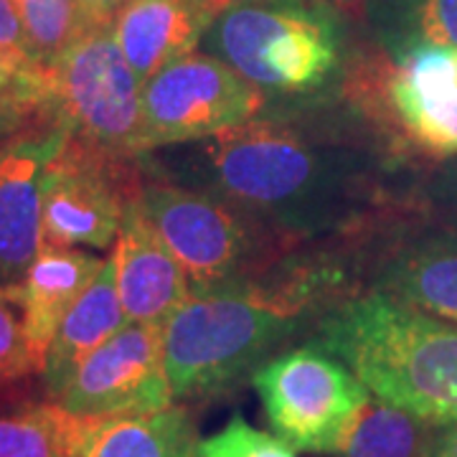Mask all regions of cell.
Here are the masks:
<instances>
[{
	"instance_id": "6da1fadb",
	"label": "cell",
	"mask_w": 457,
	"mask_h": 457,
	"mask_svg": "<svg viewBox=\"0 0 457 457\" xmlns=\"http://www.w3.org/2000/svg\"><path fill=\"white\" fill-rule=\"evenodd\" d=\"M170 170L176 183L209 191L245 216L300 234L345 219L369 179V165L351 150L262 120L188 143L170 155Z\"/></svg>"
},
{
	"instance_id": "7a4b0ae2",
	"label": "cell",
	"mask_w": 457,
	"mask_h": 457,
	"mask_svg": "<svg viewBox=\"0 0 457 457\" xmlns=\"http://www.w3.org/2000/svg\"><path fill=\"white\" fill-rule=\"evenodd\" d=\"M323 345L376 399L422 420L457 422V326L384 293L343 303L318 328Z\"/></svg>"
},
{
	"instance_id": "3957f363",
	"label": "cell",
	"mask_w": 457,
	"mask_h": 457,
	"mask_svg": "<svg viewBox=\"0 0 457 457\" xmlns=\"http://www.w3.org/2000/svg\"><path fill=\"white\" fill-rule=\"evenodd\" d=\"M295 295L228 282L191 293L163 326L165 369L173 396H213L257 371L300 323Z\"/></svg>"
},
{
	"instance_id": "277c9868",
	"label": "cell",
	"mask_w": 457,
	"mask_h": 457,
	"mask_svg": "<svg viewBox=\"0 0 457 457\" xmlns=\"http://www.w3.org/2000/svg\"><path fill=\"white\" fill-rule=\"evenodd\" d=\"M209 33L213 56L260 92L308 95L338 66V29L326 8L308 0H237Z\"/></svg>"
},
{
	"instance_id": "5b68a950",
	"label": "cell",
	"mask_w": 457,
	"mask_h": 457,
	"mask_svg": "<svg viewBox=\"0 0 457 457\" xmlns=\"http://www.w3.org/2000/svg\"><path fill=\"white\" fill-rule=\"evenodd\" d=\"M56 114L69 135L117 158L147 150L143 79L114 38L112 26L84 29L56 62Z\"/></svg>"
},
{
	"instance_id": "8992f818",
	"label": "cell",
	"mask_w": 457,
	"mask_h": 457,
	"mask_svg": "<svg viewBox=\"0 0 457 457\" xmlns=\"http://www.w3.org/2000/svg\"><path fill=\"white\" fill-rule=\"evenodd\" d=\"M252 381L275 432L305 453H338L371 399L359 376L318 343L264 361Z\"/></svg>"
},
{
	"instance_id": "52a82bcc",
	"label": "cell",
	"mask_w": 457,
	"mask_h": 457,
	"mask_svg": "<svg viewBox=\"0 0 457 457\" xmlns=\"http://www.w3.org/2000/svg\"><path fill=\"white\" fill-rule=\"evenodd\" d=\"M128 163L66 132L44 170V245H112L143 191Z\"/></svg>"
},
{
	"instance_id": "ba28073f",
	"label": "cell",
	"mask_w": 457,
	"mask_h": 457,
	"mask_svg": "<svg viewBox=\"0 0 457 457\" xmlns=\"http://www.w3.org/2000/svg\"><path fill=\"white\" fill-rule=\"evenodd\" d=\"M264 97L213 54H188L143 84L147 150L188 145L257 120Z\"/></svg>"
},
{
	"instance_id": "9c48e42d",
	"label": "cell",
	"mask_w": 457,
	"mask_h": 457,
	"mask_svg": "<svg viewBox=\"0 0 457 457\" xmlns=\"http://www.w3.org/2000/svg\"><path fill=\"white\" fill-rule=\"evenodd\" d=\"M137 204L183 267L191 293L239 279L252 252L245 213L209 191L173 180L143 186Z\"/></svg>"
},
{
	"instance_id": "30bf717a",
	"label": "cell",
	"mask_w": 457,
	"mask_h": 457,
	"mask_svg": "<svg viewBox=\"0 0 457 457\" xmlns=\"http://www.w3.org/2000/svg\"><path fill=\"white\" fill-rule=\"evenodd\" d=\"M173 389L165 369L163 326L128 323L82 361L56 396L79 417L143 414L170 407Z\"/></svg>"
},
{
	"instance_id": "8fae6325",
	"label": "cell",
	"mask_w": 457,
	"mask_h": 457,
	"mask_svg": "<svg viewBox=\"0 0 457 457\" xmlns=\"http://www.w3.org/2000/svg\"><path fill=\"white\" fill-rule=\"evenodd\" d=\"M66 130L16 135L0 145V285L21 287L44 246V170Z\"/></svg>"
},
{
	"instance_id": "7c38bea8",
	"label": "cell",
	"mask_w": 457,
	"mask_h": 457,
	"mask_svg": "<svg viewBox=\"0 0 457 457\" xmlns=\"http://www.w3.org/2000/svg\"><path fill=\"white\" fill-rule=\"evenodd\" d=\"M394 120L417 147L457 155V51L409 46L394 54L386 84Z\"/></svg>"
},
{
	"instance_id": "4fadbf2b",
	"label": "cell",
	"mask_w": 457,
	"mask_h": 457,
	"mask_svg": "<svg viewBox=\"0 0 457 457\" xmlns=\"http://www.w3.org/2000/svg\"><path fill=\"white\" fill-rule=\"evenodd\" d=\"M112 257L117 293L130 323L165 326L188 300L191 282L137 201L122 219Z\"/></svg>"
},
{
	"instance_id": "5bb4252c",
	"label": "cell",
	"mask_w": 457,
	"mask_h": 457,
	"mask_svg": "<svg viewBox=\"0 0 457 457\" xmlns=\"http://www.w3.org/2000/svg\"><path fill=\"white\" fill-rule=\"evenodd\" d=\"M237 0H128L112 21L125 59L143 84L194 54L198 41Z\"/></svg>"
},
{
	"instance_id": "9a60e30c",
	"label": "cell",
	"mask_w": 457,
	"mask_h": 457,
	"mask_svg": "<svg viewBox=\"0 0 457 457\" xmlns=\"http://www.w3.org/2000/svg\"><path fill=\"white\" fill-rule=\"evenodd\" d=\"M104 260L77 246L44 245L18 287L23 328L41 374L54 336L71 305L97 278Z\"/></svg>"
},
{
	"instance_id": "2e32d148",
	"label": "cell",
	"mask_w": 457,
	"mask_h": 457,
	"mask_svg": "<svg viewBox=\"0 0 457 457\" xmlns=\"http://www.w3.org/2000/svg\"><path fill=\"white\" fill-rule=\"evenodd\" d=\"M128 312L117 293L114 257H107L99 275L82 293V297L66 312L62 326L54 336L46 356L44 376L54 396L64 392L69 378L82 366V361L107 343L117 330L128 326Z\"/></svg>"
},
{
	"instance_id": "e0dca14e",
	"label": "cell",
	"mask_w": 457,
	"mask_h": 457,
	"mask_svg": "<svg viewBox=\"0 0 457 457\" xmlns=\"http://www.w3.org/2000/svg\"><path fill=\"white\" fill-rule=\"evenodd\" d=\"M378 293L457 326V234L414 242L386 262Z\"/></svg>"
},
{
	"instance_id": "ac0fdd59",
	"label": "cell",
	"mask_w": 457,
	"mask_h": 457,
	"mask_svg": "<svg viewBox=\"0 0 457 457\" xmlns=\"http://www.w3.org/2000/svg\"><path fill=\"white\" fill-rule=\"evenodd\" d=\"M196 427L183 407L87 417L79 457H196Z\"/></svg>"
},
{
	"instance_id": "d6986e66",
	"label": "cell",
	"mask_w": 457,
	"mask_h": 457,
	"mask_svg": "<svg viewBox=\"0 0 457 457\" xmlns=\"http://www.w3.org/2000/svg\"><path fill=\"white\" fill-rule=\"evenodd\" d=\"M442 425L409 414L381 399L361 409L338 457H432Z\"/></svg>"
},
{
	"instance_id": "ffe728a7",
	"label": "cell",
	"mask_w": 457,
	"mask_h": 457,
	"mask_svg": "<svg viewBox=\"0 0 457 457\" xmlns=\"http://www.w3.org/2000/svg\"><path fill=\"white\" fill-rule=\"evenodd\" d=\"M84 427L59 402L0 409V457H79Z\"/></svg>"
},
{
	"instance_id": "44dd1931",
	"label": "cell",
	"mask_w": 457,
	"mask_h": 457,
	"mask_svg": "<svg viewBox=\"0 0 457 457\" xmlns=\"http://www.w3.org/2000/svg\"><path fill=\"white\" fill-rule=\"evenodd\" d=\"M374 16L392 54L422 44L457 51V0H376Z\"/></svg>"
},
{
	"instance_id": "7402d4cb",
	"label": "cell",
	"mask_w": 457,
	"mask_h": 457,
	"mask_svg": "<svg viewBox=\"0 0 457 457\" xmlns=\"http://www.w3.org/2000/svg\"><path fill=\"white\" fill-rule=\"evenodd\" d=\"M23 21L26 44L36 62L56 66L84 31L79 0H13Z\"/></svg>"
},
{
	"instance_id": "603a6c76",
	"label": "cell",
	"mask_w": 457,
	"mask_h": 457,
	"mask_svg": "<svg viewBox=\"0 0 457 457\" xmlns=\"http://www.w3.org/2000/svg\"><path fill=\"white\" fill-rule=\"evenodd\" d=\"M31 374H41L23 328L16 290L0 285V386Z\"/></svg>"
},
{
	"instance_id": "cb8c5ba5",
	"label": "cell",
	"mask_w": 457,
	"mask_h": 457,
	"mask_svg": "<svg viewBox=\"0 0 457 457\" xmlns=\"http://www.w3.org/2000/svg\"><path fill=\"white\" fill-rule=\"evenodd\" d=\"M196 457H295V450L282 437L254 429L237 414L224 429L198 442Z\"/></svg>"
},
{
	"instance_id": "d4e9b609",
	"label": "cell",
	"mask_w": 457,
	"mask_h": 457,
	"mask_svg": "<svg viewBox=\"0 0 457 457\" xmlns=\"http://www.w3.org/2000/svg\"><path fill=\"white\" fill-rule=\"evenodd\" d=\"M31 54L23 33V21L13 0H0V56Z\"/></svg>"
},
{
	"instance_id": "484cf974",
	"label": "cell",
	"mask_w": 457,
	"mask_h": 457,
	"mask_svg": "<svg viewBox=\"0 0 457 457\" xmlns=\"http://www.w3.org/2000/svg\"><path fill=\"white\" fill-rule=\"evenodd\" d=\"M128 0H79L84 29H92V26H112L114 16L120 13V8Z\"/></svg>"
},
{
	"instance_id": "4316f807",
	"label": "cell",
	"mask_w": 457,
	"mask_h": 457,
	"mask_svg": "<svg viewBox=\"0 0 457 457\" xmlns=\"http://www.w3.org/2000/svg\"><path fill=\"white\" fill-rule=\"evenodd\" d=\"M432 457H457V422L442 425Z\"/></svg>"
},
{
	"instance_id": "83f0119b",
	"label": "cell",
	"mask_w": 457,
	"mask_h": 457,
	"mask_svg": "<svg viewBox=\"0 0 457 457\" xmlns=\"http://www.w3.org/2000/svg\"><path fill=\"white\" fill-rule=\"evenodd\" d=\"M445 194L457 201V163L445 170Z\"/></svg>"
}]
</instances>
